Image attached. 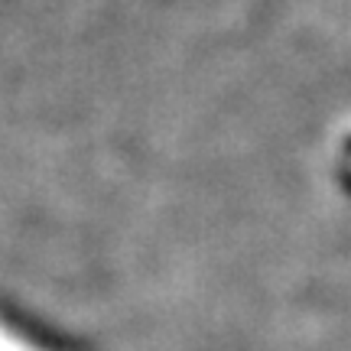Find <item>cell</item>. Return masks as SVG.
<instances>
[{
  "mask_svg": "<svg viewBox=\"0 0 351 351\" xmlns=\"http://www.w3.org/2000/svg\"><path fill=\"white\" fill-rule=\"evenodd\" d=\"M0 351H36V348H33V345H26V341H20L10 328L0 326Z\"/></svg>",
  "mask_w": 351,
  "mask_h": 351,
  "instance_id": "obj_1",
  "label": "cell"
}]
</instances>
